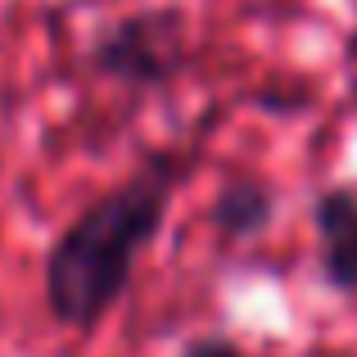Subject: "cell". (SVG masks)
Wrapping results in <instances>:
<instances>
[{"mask_svg": "<svg viewBox=\"0 0 357 357\" xmlns=\"http://www.w3.org/2000/svg\"><path fill=\"white\" fill-rule=\"evenodd\" d=\"M185 181V158L154 149L122 185L105 190L54 236L45 253V307L59 326L91 335L118 298L131 289L136 258L158 240L176 185Z\"/></svg>", "mask_w": 357, "mask_h": 357, "instance_id": "6da1fadb", "label": "cell"}, {"mask_svg": "<svg viewBox=\"0 0 357 357\" xmlns=\"http://www.w3.org/2000/svg\"><path fill=\"white\" fill-rule=\"evenodd\" d=\"M86 63L118 86H167L185 68V14L176 5L131 9L96 32Z\"/></svg>", "mask_w": 357, "mask_h": 357, "instance_id": "7a4b0ae2", "label": "cell"}, {"mask_svg": "<svg viewBox=\"0 0 357 357\" xmlns=\"http://www.w3.org/2000/svg\"><path fill=\"white\" fill-rule=\"evenodd\" d=\"M312 227H317V267L335 294H357V190L331 185L312 199Z\"/></svg>", "mask_w": 357, "mask_h": 357, "instance_id": "3957f363", "label": "cell"}, {"mask_svg": "<svg viewBox=\"0 0 357 357\" xmlns=\"http://www.w3.org/2000/svg\"><path fill=\"white\" fill-rule=\"evenodd\" d=\"M280 208V195L267 176L253 172H227L222 185L213 190L208 204V227L218 231L222 240H258L271 231Z\"/></svg>", "mask_w": 357, "mask_h": 357, "instance_id": "277c9868", "label": "cell"}, {"mask_svg": "<svg viewBox=\"0 0 357 357\" xmlns=\"http://www.w3.org/2000/svg\"><path fill=\"white\" fill-rule=\"evenodd\" d=\"M176 357H244L236 340H227V335H195V340L181 344V353Z\"/></svg>", "mask_w": 357, "mask_h": 357, "instance_id": "5b68a950", "label": "cell"}]
</instances>
